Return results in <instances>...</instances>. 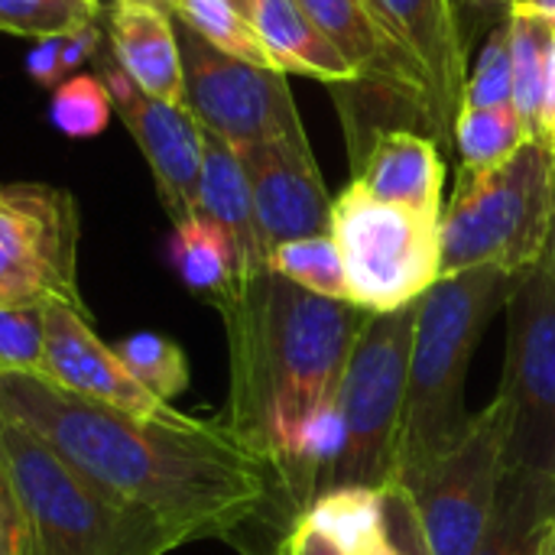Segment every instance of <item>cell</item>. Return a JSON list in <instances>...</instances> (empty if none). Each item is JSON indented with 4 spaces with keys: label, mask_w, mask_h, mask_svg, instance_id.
Returning <instances> with one entry per match:
<instances>
[{
    "label": "cell",
    "mask_w": 555,
    "mask_h": 555,
    "mask_svg": "<svg viewBox=\"0 0 555 555\" xmlns=\"http://www.w3.org/2000/svg\"><path fill=\"white\" fill-rule=\"evenodd\" d=\"M0 416L42 439L104 498L153 517L182 543L231 540L273 501L286 504L276 468L221 420L172 406L133 416L26 374H0Z\"/></svg>",
    "instance_id": "6da1fadb"
},
{
    "label": "cell",
    "mask_w": 555,
    "mask_h": 555,
    "mask_svg": "<svg viewBox=\"0 0 555 555\" xmlns=\"http://www.w3.org/2000/svg\"><path fill=\"white\" fill-rule=\"evenodd\" d=\"M228 338L221 423L267 459L283 485L302 426L338 400L364 309L263 270L218 309Z\"/></svg>",
    "instance_id": "7a4b0ae2"
},
{
    "label": "cell",
    "mask_w": 555,
    "mask_h": 555,
    "mask_svg": "<svg viewBox=\"0 0 555 555\" xmlns=\"http://www.w3.org/2000/svg\"><path fill=\"white\" fill-rule=\"evenodd\" d=\"M185 546L104 498L42 439L0 416V555H166Z\"/></svg>",
    "instance_id": "3957f363"
},
{
    "label": "cell",
    "mask_w": 555,
    "mask_h": 555,
    "mask_svg": "<svg viewBox=\"0 0 555 555\" xmlns=\"http://www.w3.org/2000/svg\"><path fill=\"white\" fill-rule=\"evenodd\" d=\"M507 293L511 276L504 270L478 267L439 276L416 302L393 485H403L465 436L472 423L465 406L468 367L485 328L507 306Z\"/></svg>",
    "instance_id": "277c9868"
},
{
    "label": "cell",
    "mask_w": 555,
    "mask_h": 555,
    "mask_svg": "<svg viewBox=\"0 0 555 555\" xmlns=\"http://www.w3.org/2000/svg\"><path fill=\"white\" fill-rule=\"evenodd\" d=\"M553 153L527 143L494 169H462L439 218L442 276L494 267L517 276L546 260L553 241Z\"/></svg>",
    "instance_id": "5b68a950"
},
{
    "label": "cell",
    "mask_w": 555,
    "mask_h": 555,
    "mask_svg": "<svg viewBox=\"0 0 555 555\" xmlns=\"http://www.w3.org/2000/svg\"><path fill=\"white\" fill-rule=\"evenodd\" d=\"M413 319L416 306L364 315L338 387L341 446L319 485V494L338 488L387 491L393 485Z\"/></svg>",
    "instance_id": "8992f818"
},
{
    "label": "cell",
    "mask_w": 555,
    "mask_h": 555,
    "mask_svg": "<svg viewBox=\"0 0 555 555\" xmlns=\"http://www.w3.org/2000/svg\"><path fill=\"white\" fill-rule=\"evenodd\" d=\"M332 237L341 254L348 302L384 315L416 306L442 276L439 221L380 202L348 182L332 205Z\"/></svg>",
    "instance_id": "52a82bcc"
},
{
    "label": "cell",
    "mask_w": 555,
    "mask_h": 555,
    "mask_svg": "<svg viewBox=\"0 0 555 555\" xmlns=\"http://www.w3.org/2000/svg\"><path fill=\"white\" fill-rule=\"evenodd\" d=\"M507 358L498 400L507 416L504 472L555 481V280L550 263L511 276Z\"/></svg>",
    "instance_id": "ba28073f"
},
{
    "label": "cell",
    "mask_w": 555,
    "mask_h": 555,
    "mask_svg": "<svg viewBox=\"0 0 555 555\" xmlns=\"http://www.w3.org/2000/svg\"><path fill=\"white\" fill-rule=\"evenodd\" d=\"M504 452L507 416L504 403L494 397L472 416L465 436L449 452L433 459L403 485H393L410 494L433 553H475L504 481Z\"/></svg>",
    "instance_id": "9c48e42d"
},
{
    "label": "cell",
    "mask_w": 555,
    "mask_h": 555,
    "mask_svg": "<svg viewBox=\"0 0 555 555\" xmlns=\"http://www.w3.org/2000/svg\"><path fill=\"white\" fill-rule=\"evenodd\" d=\"M78 202L49 182L0 185V306L62 302L78 289Z\"/></svg>",
    "instance_id": "30bf717a"
},
{
    "label": "cell",
    "mask_w": 555,
    "mask_h": 555,
    "mask_svg": "<svg viewBox=\"0 0 555 555\" xmlns=\"http://www.w3.org/2000/svg\"><path fill=\"white\" fill-rule=\"evenodd\" d=\"M176 39L182 52V104L202 130L234 150L306 133L283 72L221 52L179 20Z\"/></svg>",
    "instance_id": "8fae6325"
},
{
    "label": "cell",
    "mask_w": 555,
    "mask_h": 555,
    "mask_svg": "<svg viewBox=\"0 0 555 555\" xmlns=\"http://www.w3.org/2000/svg\"><path fill=\"white\" fill-rule=\"evenodd\" d=\"M257 211L260 241L270 250L315 234H332L335 198L325 189L309 137H276L237 150Z\"/></svg>",
    "instance_id": "7c38bea8"
},
{
    "label": "cell",
    "mask_w": 555,
    "mask_h": 555,
    "mask_svg": "<svg viewBox=\"0 0 555 555\" xmlns=\"http://www.w3.org/2000/svg\"><path fill=\"white\" fill-rule=\"evenodd\" d=\"M114 111L127 124L130 137L137 140L153 182L156 195L172 218V224L198 215V182H202V127L185 111V104L159 101L140 91L117 62H107L101 72Z\"/></svg>",
    "instance_id": "4fadbf2b"
},
{
    "label": "cell",
    "mask_w": 555,
    "mask_h": 555,
    "mask_svg": "<svg viewBox=\"0 0 555 555\" xmlns=\"http://www.w3.org/2000/svg\"><path fill=\"white\" fill-rule=\"evenodd\" d=\"M42 380H49L52 387L72 397L94 400L133 416H156L172 406L156 400L130 377L117 351L94 335L88 309H75L62 302L46 306Z\"/></svg>",
    "instance_id": "5bb4252c"
},
{
    "label": "cell",
    "mask_w": 555,
    "mask_h": 555,
    "mask_svg": "<svg viewBox=\"0 0 555 555\" xmlns=\"http://www.w3.org/2000/svg\"><path fill=\"white\" fill-rule=\"evenodd\" d=\"M332 46L358 68L364 85L406 101L433 127V91L416 55L397 39L371 0H296Z\"/></svg>",
    "instance_id": "9a60e30c"
},
{
    "label": "cell",
    "mask_w": 555,
    "mask_h": 555,
    "mask_svg": "<svg viewBox=\"0 0 555 555\" xmlns=\"http://www.w3.org/2000/svg\"><path fill=\"white\" fill-rule=\"evenodd\" d=\"M397 39L416 55L433 91V133L452 143L468 78V42L455 0H371Z\"/></svg>",
    "instance_id": "2e32d148"
},
{
    "label": "cell",
    "mask_w": 555,
    "mask_h": 555,
    "mask_svg": "<svg viewBox=\"0 0 555 555\" xmlns=\"http://www.w3.org/2000/svg\"><path fill=\"white\" fill-rule=\"evenodd\" d=\"M367 195L420 211L426 218H442L446 163L436 140L413 130H380L374 133L364 156H354V179Z\"/></svg>",
    "instance_id": "e0dca14e"
},
{
    "label": "cell",
    "mask_w": 555,
    "mask_h": 555,
    "mask_svg": "<svg viewBox=\"0 0 555 555\" xmlns=\"http://www.w3.org/2000/svg\"><path fill=\"white\" fill-rule=\"evenodd\" d=\"M111 52L140 91L182 104V52L176 39V16L169 10L150 3H114Z\"/></svg>",
    "instance_id": "ac0fdd59"
},
{
    "label": "cell",
    "mask_w": 555,
    "mask_h": 555,
    "mask_svg": "<svg viewBox=\"0 0 555 555\" xmlns=\"http://www.w3.org/2000/svg\"><path fill=\"white\" fill-rule=\"evenodd\" d=\"M198 215L211 218L234 244L244 280L267 270V247L260 241L254 195L234 146L202 130V182H198Z\"/></svg>",
    "instance_id": "d6986e66"
},
{
    "label": "cell",
    "mask_w": 555,
    "mask_h": 555,
    "mask_svg": "<svg viewBox=\"0 0 555 555\" xmlns=\"http://www.w3.org/2000/svg\"><path fill=\"white\" fill-rule=\"evenodd\" d=\"M260 42L283 75H302L325 85H358V68L332 46L296 0H250Z\"/></svg>",
    "instance_id": "ffe728a7"
},
{
    "label": "cell",
    "mask_w": 555,
    "mask_h": 555,
    "mask_svg": "<svg viewBox=\"0 0 555 555\" xmlns=\"http://www.w3.org/2000/svg\"><path fill=\"white\" fill-rule=\"evenodd\" d=\"M555 511V481L504 472L494 514L472 555H543Z\"/></svg>",
    "instance_id": "44dd1931"
},
{
    "label": "cell",
    "mask_w": 555,
    "mask_h": 555,
    "mask_svg": "<svg viewBox=\"0 0 555 555\" xmlns=\"http://www.w3.org/2000/svg\"><path fill=\"white\" fill-rule=\"evenodd\" d=\"M169 257L179 280L215 309L244 286V270L231 237L205 215L172 224Z\"/></svg>",
    "instance_id": "7402d4cb"
},
{
    "label": "cell",
    "mask_w": 555,
    "mask_h": 555,
    "mask_svg": "<svg viewBox=\"0 0 555 555\" xmlns=\"http://www.w3.org/2000/svg\"><path fill=\"white\" fill-rule=\"evenodd\" d=\"M507 16H511V49H514V111L524 130L533 137V143H540L555 26L520 10H507Z\"/></svg>",
    "instance_id": "603a6c76"
},
{
    "label": "cell",
    "mask_w": 555,
    "mask_h": 555,
    "mask_svg": "<svg viewBox=\"0 0 555 555\" xmlns=\"http://www.w3.org/2000/svg\"><path fill=\"white\" fill-rule=\"evenodd\" d=\"M384 494L374 488L325 491L299 520L332 540L341 555H371L384 537Z\"/></svg>",
    "instance_id": "cb8c5ba5"
},
{
    "label": "cell",
    "mask_w": 555,
    "mask_h": 555,
    "mask_svg": "<svg viewBox=\"0 0 555 555\" xmlns=\"http://www.w3.org/2000/svg\"><path fill=\"white\" fill-rule=\"evenodd\" d=\"M172 16L179 23H185L189 29H195L215 49H221L241 62L273 68V62L260 42V33L254 26L250 0H176Z\"/></svg>",
    "instance_id": "d4e9b609"
},
{
    "label": "cell",
    "mask_w": 555,
    "mask_h": 555,
    "mask_svg": "<svg viewBox=\"0 0 555 555\" xmlns=\"http://www.w3.org/2000/svg\"><path fill=\"white\" fill-rule=\"evenodd\" d=\"M452 143L459 146L462 169H494L517 156L533 137L524 130L514 107L491 111V107H472L462 104L455 117Z\"/></svg>",
    "instance_id": "484cf974"
},
{
    "label": "cell",
    "mask_w": 555,
    "mask_h": 555,
    "mask_svg": "<svg viewBox=\"0 0 555 555\" xmlns=\"http://www.w3.org/2000/svg\"><path fill=\"white\" fill-rule=\"evenodd\" d=\"M267 270L280 273L283 280H289L315 296L348 302V280H345L341 254H338V244L332 234L299 237V241H286V244L273 247Z\"/></svg>",
    "instance_id": "4316f807"
},
{
    "label": "cell",
    "mask_w": 555,
    "mask_h": 555,
    "mask_svg": "<svg viewBox=\"0 0 555 555\" xmlns=\"http://www.w3.org/2000/svg\"><path fill=\"white\" fill-rule=\"evenodd\" d=\"M114 351L120 364L130 371V377L143 390H150L156 400L172 403L176 397L185 393L192 367H189L185 351L172 338L156 335V332H137L124 338L120 345H114Z\"/></svg>",
    "instance_id": "83f0119b"
},
{
    "label": "cell",
    "mask_w": 555,
    "mask_h": 555,
    "mask_svg": "<svg viewBox=\"0 0 555 555\" xmlns=\"http://www.w3.org/2000/svg\"><path fill=\"white\" fill-rule=\"evenodd\" d=\"M462 104L504 111L514 107V49L511 16H501L478 49V65L465 78Z\"/></svg>",
    "instance_id": "f1b7e54d"
},
{
    "label": "cell",
    "mask_w": 555,
    "mask_h": 555,
    "mask_svg": "<svg viewBox=\"0 0 555 555\" xmlns=\"http://www.w3.org/2000/svg\"><path fill=\"white\" fill-rule=\"evenodd\" d=\"M101 7L91 0H0V29L16 36H72L98 23Z\"/></svg>",
    "instance_id": "f546056e"
},
{
    "label": "cell",
    "mask_w": 555,
    "mask_h": 555,
    "mask_svg": "<svg viewBox=\"0 0 555 555\" xmlns=\"http://www.w3.org/2000/svg\"><path fill=\"white\" fill-rule=\"evenodd\" d=\"M114 114L111 91L101 75H68L52 94V124L65 137H98Z\"/></svg>",
    "instance_id": "4dcf8cb0"
},
{
    "label": "cell",
    "mask_w": 555,
    "mask_h": 555,
    "mask_svg": "<svg viewBox=\"0 0 555 555\" xmlns=\"http://www.w3.org/2000/svg\"><path fill=\"white\" fill-rule=\"evenodd\" d=\"M46 306H0V374L42 377Z\"/></svg>",
    "instance_id": "1f68e13d"
},
{
    "label": "cell",
    "mask_w": 555,
    "mask_h": 555,
    "mask_svg": "<svg viewBox=\"0 0 555 555\" xmlns=\"http://www.w3.org/2000/svg\"><path fill=\"white\" fill-rule=\"evenodd\" d=\"M384 537L390 540L397 555H436L420 524V514L403 488H387L384 494Z\"/></svg>",
    "instance_id": "d6a6232c"
},
{
    "label": "cell",
    "mask_w": 555,
    "mask_h": 555,
    "mask_svg": "<svg viewBox=\"0 0 555 555\" xmlns=\"http://www.w3.org/2000/svg\"><path fill=\"white\" fill-rule=\"evenodd\" d=\"M62 39L65 36H49L39 39V46L26 55V72L33 75L36 85L52 88L62 78Z\"/></svg>",
    "instance_id": "836d02e7"
},
{
    "label": "cell",
    "mask_w": 555,
    "mask_h": 555,
    "mask_svg": "<svg viewBox=\"0 0 555 555\" xmlns=\"http://www.w3.org/2000/svg\"><path fill=\"white\" fill-rule=\"evenodd\" d=\"M273 555H341L332 540H325L319 530H312L306 520H296V527L280 540Z\"/></svg>",
    "instance_id": "e575fe53"
},
{
    "label": "cell",
    "mask_w": 555,
    "mask_h": 555,
    "mask_svg": "<svg viewBox=\"0 0 555 555\" xmlns=\"http://www.w3.org/2000/svg\"><path fill=\"white\" fill-rule=\"evenodd\" d=\"M98 46H101V29H98V23H91V26H85V29L65 36V39H62V75L75 72L85 59H91Z\"/></svg>",
    "instance_id": "d590c367"
},
{
    "label": "cell",
    "mask_w": 555,
    "mask_h": 555,
    "mask_svg": "<svg viewBox=\"0 0 555 555\" xmlns=\"http://www.w3.org/2000/svg\"><path fill=\"white\" fill-rule=\"evenodd\" d=\"M511 3H517V0H455V10H459V20H462V33H465L468 49H472V13L491 10V13L504 16L511 10Z\"/></svg>",
    "instance_id": "8d00e7d4"
},
{
    "label": "cell",
    "mask_w": 555,
    "mask_h": 555,
    "mask_svg": "<svg viewBox=\"0 0 555 555\" xmlns=\"http://www.w3.org/2000/svg\"><path fill=\"white\" fill-rule=\"evenodd\" d=\"M511 10L530 13V16L555 26V0H517V3H511Z\"/></svg>",
    "instance_id": "74e56055"
},
{
    "label": "cell",
    "mask_w": 555,
    "mask_h": 555,
    "mask_svg": "<svg viewBox=\"0 0 555 555\" xmlns=\"http://www.w3.org/2000/svg\"><path fill=\"white\" fill-rule=\"evenodd\" d=\"M114 3H150V7H159V10H176V0H114Z\"/></svg>",
    "instance_id": "f35d334b"
},
{
    "label": "cell",
    "mask_w": 555,
    "mask_h": 555,
    "mask_svg": "<svg viewBox=\"0 0 555 555\" xmlns=\"http://www.w3.org/2000/svg\"><path fill=\"white\" fill-rule=\"evenodd\" d=\"M543 555H555V511L553 520H550V530H546V540H543Z\"/></svg>",
    "instance_id": "ab89813d"
},
{
    "label": "cell",
    "mask_w": 555,
    "mask_h": 555,
    "mask_svg": "<svg viewBox=\"0 0 555 555\" xmlns=\"http://www.w3.org/2000/svg\"><path fill=\"white\" fill-rule=\"evenodd\" d=\"M371 555H397V553H393L390 540H387V537H380V540H377V546L371 550Z\"/></svg>",
    "instance_id": "60d3db41"
},
{
    "label": "cell",
    "mask_w": 555,
    "mask_h": 555,
    "mask_svg": "<svg viewBox=\"0 0 555 555\" xmlns=\"http://www.w3.org/2000/svg\"><path fill=\"white\" fill-rule=\"evenodd\" d=\"M546 263H550V273L555 280V215H553V241H550V254H546Z\"/></svg>",
    "instance_id": "b9f144b4"
},
{
    "label": "cell",
    "mask_w": 555,
    "mask_h": 555,
    "mask_svg": "<svg viewBox=\"0 0 555 555\" xmlns=\"http://www.w3.org/2000/svg\"><path fill=\"white\" fill-rule=\"evenodd\" d=\"M91 3H98V7H101V0H91Z\"/></svg>",
    "instance_id": "7bdbcfd3"
},
{
    "label": "cell",
    "mask_w": 555,
    "mask_h": 555,
    "mask_svg": "<svg viewBox=\"0 0 555 555\" xmlns=\"http://www.w3.org/2000/svg\"><path fill=\"white\" fill-rule=\"evenodd\" d=\"M553 166H555V150H553Z\"/></svg>",
    "instance_id": "ee69618b"
},
{
    "label": "cell",
    "mask_w": 555,
    "mask_h": 555,
    "mask_svg": "<svg viewBox=\"0 0 555 555\" xmlns=\"http://www.w3.org/2000/svg\"><path fill=\"white\" fill-rule=\"evenodd\" d=\"M553 150H555V146H553Z\"/></svg>",
    "instance_id": "f6af8a7d"
}]
</instances>
